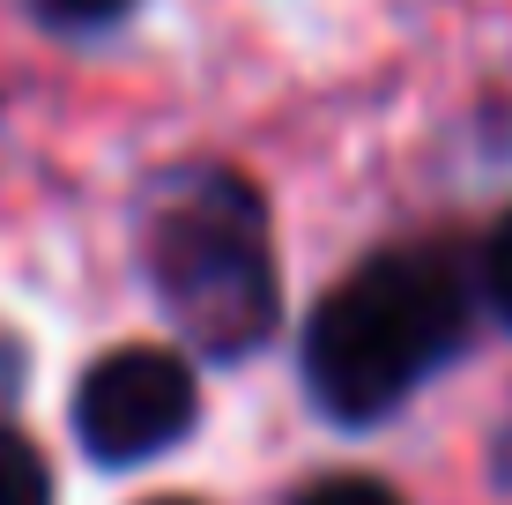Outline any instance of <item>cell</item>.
<instances>
[{
	"label": "cell",
	"mask_w": 512,
	"mask_h": 505,
	"mask_svg": "<svg viewBox=\"0 0 512 505\" xmlns=\"http://www.w3.org/2000/svg\"><path fill=\"white\" fill-rule=\"evenodd\" d=\"M193 416H201V387H193L186 357L149 350V342L97 357L75 387V431L90 446V461H104V468L171 454L193 431Z\"/></svg>",
	"instance_id": "3957f363"
},
{
	"label": "cell",
	"mask_w": 512,
	"mask_h": 505,
	"mask_svg": "<svg viewBox=\"0 0 512 505\" xmlns=\"http://www.w3.org/2000/svg\"><path fill=\"white\" fill-rule=\"evenodd\" d=\"M0 505H52V483H45V461L23 431L0 424Z\"/></svg>",
	"instance_id": "277c9868"
},
{
	"label": "cell",
	"mask_w": 512,
	"mask_h": 505,
	"mask_svg": "<svg viewBox=\"0 0 512 505\" xmlns=\"http://www.w3.org/2000/svg\"><path fill=\"white\" fill-rule=\"evenodd\" d=\"M52 23H112V15H127L134 0H38Z\"/></svg>",
	"instance_id": "52a82bcc"
},
{
	"label": "cell",
	"mask_w": 512,
	"mask_h": 505,
	"mask_svg": "<svg viewBox=\"0 0 512 505\" xmlns=\"http://www.w3.org/2000/svg\"><path fill=\"white\" fill-rule=\"evenodd\" d=\"M483 290L498 305V320H512V216H498V231L483 246Z\"/></svg>",
	"instance_id": "5b68a950"
},
{
	"label": "cell",
	"mask_w": 512,
	"mask_h": 505,
	"mask_svg": "<svg viewBox=\"0 0 512 505\" xmlns=\"http://www.w3.org/2000/svg\"><path fill=\"white\" fill-rule=\"evenodd\" d=\"M149 268H156L171 320L208 357H245L275 327L268 216H260L253 186L223 179V171L164 194L156 231H149Z\"/></svg>",
	"instance_id": "7a4b0ae2"
},
{
	"label": "cell",
	"mask_w": 512,
	"mask_h": 505,
	"mask_svg": "<svg viewBox=\"0 0 512 505\" xmlns=\"http://www.w3.org/2000/svg\"><path fill=\"white\" fill-rule=\"evenodd\" d=\"M156 505H179V498H156Z\"/></svg>",
	"instance_id": "ba28073f"
},
{
	"label": "cell",
	"mask_w": 512,
	"mask_h": 505,
	"mask_svg": "<svg viewBox=\"0 0 512 505\" xmlns=\"http://www.w3.org/2000/svg\"><path fill=\"white\" fill-rule=\"evenodd\" d=\"M297 505H401V498L379 491V483H364V476H342V483H320V491H305Z\"/></svg>",
	"instance_id": "8992f818"
},
{
	"label": "cell",
	"mask_w": 512,
	"mask_h": 505,
	"mask_svg": "<svg viewBox=\"0 0 512 505\" xmlns=\"http://www.w3.org/2000/svg\"><path fill=\"white\" fill-rule=\"evenodd\" d=\"M461 342V283L431 253H379L305 327V387L334 424H379Z\"/></svg>",
	"instance_id": "6da1fadb"
}]
</instances>
